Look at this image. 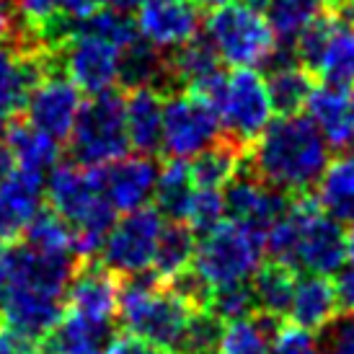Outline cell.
Wrapping results in <instances>:
<instances>
[{
  "label": "cell",
  "mask_w": 354,
  "mask_h": 354,
  "mask_svg": "<svg viewBox=\"0 0 354 354\" xmlns=\"http://www.w3.org/2000/svg\"><path fill=\"white\" fill-rule=\"evenodd\" d=\"M331 145L310 117L290 114L274 119L248 153V168L282 194L305 197L324 178Z\"/></svg>",
  "instance_id": "6da1fadb"
},
{
  "label": "cell",
  "mask_w": 354,
  "mask_h": 354,
  "mask_svg": "<svg viewBox=\"0 0 354 354\" xmlns=\"http://www.w3.org/2000/svg\"><path fill=\"white\" fill-rule=\"evenodd\" d=\"M344 223L326 212L321 202L297 197L266 230V254L303 274H336L344 264Z\"/></svg>",
  "instance_id": "7a4b0ae2"
},
{
  "label": "cell",
  "mask_w": 354,
  "mask_h": 354,
  "mask_svg": "<svg viewBox=\"0 0 354 354\" xmlns=\"http://www.w3.org/2000/svg\"><path fill=\"white\" fill-rule=\"evenodd\" d=\"M50 207L70 223L75 233V256L80 261L101 254L117 209L101 189L99 168L80 163H57L47 176Z\"/></svg>",
  "instance_id": "3957f363"
},
{
  "label": "cell",
  "mask_w": 354,
  "mask_h": 354,
  "mask_svg": "<svg viewBox=\"0 0 354 354\" xmlns=\"http://www.w3.org/2000/svg\"><path fill=\"white\" fill-rule=\"evenodd\" d=\"M119 326L129 336L145 339L171 354H178L194 308L174 287L148 274L129 277L119 290Z\"/></svg>",
  "instance_id": "277c9868"
},
{
  "label": "cell",
  "mask_w": 354,
  "mask_h": 354,
  "mask_svg": "<svg viewBox=\"0 0 354 354\" xmlns=\"http://www.w3.org/2000/svg\"><path fill=\"white\" fill-rule=\"evenodd\" d=\"M197 93L215 106L227 138L243 148L254 145L274 122V101L266 86V75L254 68H236L230 75L220 73Z\"/></svg>",
  "instance_id": "5b68a950"
},
{
  "label": "cell",
  "mask_w": 354,
  "mask_h": 354,
  "mask_svg": "<svg viewBox=\"0 0 354 354\" xmlns=\"http://www.w3.org/2000/svg\"><path fill=\"white\" fill-rule=\"evenodd\" d=\"M205 37L212 41L220 59L230 68L256 70L261 65H272L282 52L266 13L243 0H230L220 8H212L205 24Z\"/></svg>",
  "instance_id": "8992f818"
},
{
  "label": "cell",
  "mask_w": 354,
  "mask_h": 354,
  "mask_svg": "<svg viewBox=\"0 0 354 354\" xmlns=\"http://www.w3.org/2000/svg\"><path fill=\"white\" fill-rule=\"evenodd\" d=\"M266 254L264 233L227 217L223 225L202 236L192 269L212 290L251 282Z\"/></svg>",
  "instance_id": "52a82bcc"
},
{
  "label": "cell",
  "mask_w": 354,
  "mask_h": 354,
  "mask_svg": "<svg viewBox=\"0 0 354 354\" xmlns=\"http://www.w3.org/2000/svg\"><path fill=\"white\" fill-rule=\"evenodd\" d=\"M127 101L117 91L91 96L83 104L80 117L70 135V156L88 168L109 166L127 156Z\"/></svg>",
  "instance_id": "ba28073f"
},
{
  "label": "cell",
  "mask_w": 354,
  "mask_h": 354,
  "mask_svg": "<svg viewBox=\"0 0 354 354\" xmlns=\"http://www.w3.org/2000/svg\"><path fill=\"white\" fill-rule=\"evenodd\" d=\"M220 117L197 91H174L163 109V153L189 160L220 140Z\"/></svg>",
  "instance_id": "9c48e42d"
},
{
  "label": "cell",
  "mask_w": 354,
  "mask_h": 354,
  "mask_svg": "<svg viewBox=\"0 0 354 354\" xmlns=\"http://www.w3.org/2000/svg\"><path fill=\"white\" fill-rule=\"evenodd\" d=\"M163 215L156 207H142L127 212L119 223L111 225L106 241L101 246V264L117 277L148 274L153 269L158 241L163 233Z\"/></svg>",
  "instance_id": "30bf717a"
},
{
  "label": "cell",
  "mask_w": 354,
  "mask_h": 354,
  "mask_svg": "<svg viewBox=\"0 0 354 354\" xmlns=\"http://www.w3.org/2000/svg\"><path fill=\"white\" fill-rule=\"evenodd\" d=\"M122 47L96 34H73L62 47L59 57L68 78L88 96L114 91L122 75Z\"/></svg>",
  "instance_id": "8fae6325"
},
{
  "label": "cell",
  "mask_w": 354,
  "mask_h": 354,
  "mask_svg": "<svg viewBox=\"0 0 354 354\" xmlns=\"http://www.w3.org/2000/svg\"><path fill=\"white\" fill-rule=\"evenodd\" d=\"M80 93L83 91L68 78V73H59L57 68L50 70L26 99V122L59 142L68 140L83 109Z\"/></svg>",
  "instance_id": "7c38bea8"
},
{
  "label": "cell",
  "mask_w": 354,
  "mask_h": 354,
  "mask_svg": "<svg viewBox=\"0 0 354 354\" xmlns=\"http://www.w3.org/2000/svg\"><path fill=\"white\" fill-rule=\"evenodd\" d=\"M59 52H21L0 44V135L10 127L21 109L26 106L31 88L50 70L57 68Z\"/></svg>",
  "instance_id": "4fadbf2b"
},
{
  "label": "cell",
  "mask_w": 354,
  "mask_h": 354,
  "mask_svg": "<svg viewBox=\"0 0 354 354\" xmlns=\"http://www.w3.org/2000/svg\"><path fill=\"white\" fill-rule=\"evenodd\" d=\"M140 37L158 50H178L199 37V6L194 0H142L135 16Z\"/></svg>",
  "instance_id": "5bb4252c"
},
{
  "label": "cell",
  "mask_w": 354,
  "mask_h": 354,
  "mask_svg": "<svg viewBox=\"0 0 354 354\" xmlns=\"http://www.w3.org/2000/svg\"><path fill=\"white\" fill-rule=\"evenodd\" d=\"M225 205L230 220L243 223L266 236L272 223L287 209V194L266 184L246 166L225 187Z\"/></svg>",
  "instance_id": "9a60e30c"
},
{
  "label": "cell",
  "mask_w": 354,
  "mask_h": 354,
  "mask_svg": "<svg viewBox=\"0 0 354 354\" xmlns=\"http://www.w3.org/2000/svg\"><path fill=\"white\" fill-rule=\"evenodd\" d=\"M99 174L104 197L122 215L142 209L156 197L158 168L150 156H124L109 166H99Z\"/></svg>",
  "instance_id": "2e32d148"
},
{
  "label": "cell",
  "mask_w": 354,
  "mask_h": 354,
  "mask_svg": "<svg viewBox=\"0 0 354 354\" xmlns=\"http://www.w3.org/2000/svg\"><path fill=\"white\" fill-rule=\"evenodd\" d=\"M305 109L331 150H354V86L324 80L313 88Z\"/></svg>",
  "instance_id": "e0dca14e"
},
{
  "label": "cell",
  "mask_w": 354,
  "mask_h": 354,
  "mask_svg": "<svg viewBox=\"0 0 354 354\" xmlns=\"http://www.w3.org/2000/svg\"><path fill=\"white\" fill-rule=\"evenodd\" d=\"M47 194V176L13 168L0 181V241L8 243L24 233L26 225L41 209V197Z\"/></svg>",
  "instance_id": "ac0fdd59"
},
{
  "label": "cell",
  "mask_w": 354,
  "mask_h": 354,
  "mask_svg": "<svg viewBox=\"0 0 354 354\" xmlns=\"http://www.w3.org/2000/svg\"><path fill=\"white\" fill-rule=\"evenodd\" d=\"M119 328L114 321H96L78 313H65L59 324L41 339V354H109L117 344Z\"/></svg>",
  "instance_id": "d6986e66"
},
{
  "label": "cell",
  "mask_w": 354,
  "mask_h": 354,
  "mask_svg": "<svg viewBox=\"0 0 354 354\" xmlns=\"http://www.w3.org/2000/svg\"><path fill=\"white\" fill-rule=\"evenodd\" d=\"M119 290L122 282L106 266H80L68 287L70 313L96 318V321H114L119 313Z\"/></svg>",
  "instance_id": "ffe728a7"
},
{
  "label": "cell",
  "mask_w": 354,
  "mask_h": 354,
  "mask_svg": "<svg viewBox=\"0 0 354 354\" xmlns=\"http://www.w3.org/2000/svg\"><path fill=\"white\" fill-rule=\"evenodd\" d=\"M127 135L132 150L153 156L163 145V109L166 96L156 86L132 88L127 99Z\"/></svg>",
  "instance_id": "44dd1931"
},
{
  "label": "cell",
  "mask_w": 354,
  "mask_h": 354,
  "mask_svg": "<svg viewBox=\"0 0 354 354\" xmlns=\"http://www.w3.org/2000/svg\"><path fill=\"white\" fill-rule=\"evenodd\" d=\"M339 292L331 277L324 274H303L297 277L295 295L290 305V321L310 334H318L336 313H339Z\"/></svg>",
  "instance_id": "7402d4cb"
},
{
  "label": "cell",
  "mask_w": 354,
  "mask_h": 354,
  "mask_svg": "<svg viewBox=\"0 0 354 354\" xmlns=\"http://www.w3.org/2000/svg\"><path fill=\"white\" fill-rule=\"evenodd\" d=\"M59 140L50 138L47 132L37 129L26 119H13L6 129V145H8L13 163L21 171L50 176V171L59 163Z\"/></svg>",
  "instance_id": "603a6c76"
},
{
  "label": "cell",
  "mask_w": 354,
  "mask_h": 354,
  "mask_svg": "<svg viewBox=\"0 0 354 354\" xmlns=\"http://www.w3.org/2000/svg\"><path fill=\"white\" fill-rule=\"evenodd\" d=\"M168 62V83L181 86V91H199L209 80H215L220 70V55L207 37H194L184 47L174 50L166 57Z\"/></svg>",
  "instance_id": "cb8c5ba5"
},
{
  "label": "cell",
  "mask_w": 354,
  "mask_h": 354,
  "mask_svg": "<svg viewBox=\"0 0 354 354\" xmlns=\"http://www.w3.org/2000/svg\"><path fill=\"white\" fill-rule=\"evenodd\" d=\"M266 86H269V93H272V101H274V111H279V117L300 114V109L308 106V99H310V93L315 88L310 70L303 68L295 57H282V52L269 65Z\"/></svg>",
  "instance_id": "d4e9b609"
},
{
  "label": "cell",
  "mask_w": 354,
  "mask_h": 354,
  "mask_svg": "<svg viewBox=\"0 0 354 354\" xmlns=\"http://www.w3.org/2000/svg\"><path fill=\"white\" fill-rule=\"evenodd\" d=\"M243 163H248V153L243 145L233 140H217L212 148L192 158V178L199 189H225L233 178L243 171Z\"/></svg>",
  "instance_id": "484cf974"
},
{
  "label": "cell",
  "mask_w": 354,
  "mask_h": 354,
  "mask_svg": "<svg viewBox=\"0 0 354 354\" xmlns=\"http://www.w3.org/2000/svg\"><path fill=\"white\" fill-rule=\"evenodd\" d=\"M197 233L187 225V223H178V220H168L160 241H158L156 261H153V277L160 279L163 285H168L171 279H176L178 274H184L194 264V256H197Z\"/></svg>",
  "instance_id": "4316f807"
},
{
  "label": "cell",
  "mask_w": 354,
  "mask_h": 354,
  "mask_svg": "<svg viewBox=\"0 0 354 354\" xmlns=\"http://www.w3.org/2000/svg\"><path fill=\"white\" fill-rule=\"evenodd\" d=\"M279 328H282V321L266 313L230 321L223 328L217 354H274Z\"/></svg>",
  "instance_id": "83f0119b"
},
{
  "label": "cell",
  "mask_w": 354,
  "mask_h": 354,
  "mask_svg": "<svg viewBox=\"0 0 354 354\" xmlns=\"http://www.w3.org/2000/svg\"><path fill=\"white\" fill-rule=\"evenodd\" d=\"M313 73H318L326 83L354 86V26L339 8Z\"/></svg>",
  "instance_id": "f1b7e54d"
},
{
  "label": "cell",
  "mask_w": 354,
  "mask_h": 354,
  "mask_svg": "<svg viewBox=\"0 0 354 354\" xmlns=\"http://www.w3.org/2000/svg\"><path fill=\"white\" fill-rule=\"evenodd\" d=\"M318 202L339 223H354V150L328 163L318 184Z\"/></svg>",
  "instance_id": "f546056e"
},
{
  "label": "cell",
  "mask_w": 354,
  "mask_h": 354,
  "mask_svg": "<svg viewBox=\"0 0 354 354\" xmlns=\"http://www.w3.org/2000/svg\"><path fill=\"white\" fill-rule=\"evenodd\" d=\"M194 178L187 160L168 158V163L158 168V184H156V209L166 220H178L184 223L189 209V202L194 197Z\"/></svg>",
  "instance_id": "4dcf8cb0"
},
{
  "label": "cell",
  "mask_w": 354,
  "mask_h": 354,
  "mask_svg": "<svg viewBox=\"0 0 354 354\" xmlns=\"http://www.w3.org/2000/svg\"><path fill=\"white\" fill-rule=\"evenodd\" d=\"M297 274L295 269H290L285 264H261V269L254 274L251 287H254L256 308L259 313H266L272 318H285L290 313V305H292V295H295Z\"/></svg>",
  "instance_id": "1f68e13d"
},
{
  "label": "cell",
  "mask_w": 354,
  "mask_h": 354,
  "mask_svg": "<svg viewBox=\"0 0 354 354\" xmlns=\"http://www.w3.org/2000/svg\"><path fill=\"white\" fill-rule=\"evenodd\" d=\"M328 8L331 0H269L264 13L279 44L292 47V41Z\"/></svg>",
  "instance_id": "d6a6232c"
},
{
  "label": "cell",
  "mask_w": 354,
  "mask_h": 354,
  "mask_svg": "<svg viewBox=\"0 0 354 354\" xmlns=\"http://www.w3.org/2000/svg\"><path fill=\"white\" fill-rule=\"evenodd\" d=\"M119 80L129 91L145 88V86L160 88V83L168 80V62L158 47H153L150 41L140 37L122 52V75H119Z\"/></svg>",
  "instance_id": "836d02e7"
},
{
  "label": "cell",
  "mask_w": 354,
  "mask_h": 354,
  "mask_svg": "<svg viewBox=\"0 0 354 354\" xmlns=\"http://www.w3.org/2000/svg\"><path fill=\"white\" fill-rule=\"evenodd\" d=\"M24 233H26L24 243H29L37 251L75 256V233H73L68 220L57 215L55 209H39Z\"/></svg>",
  "instance_id": "e575fe53"
},
{
  "label": "cell",
  "mask_w": 354,
  "mask_h": 354,
  "mask_svg": "<svg viewBox=\"0 0 354 354\" xmlns=\"http://www.w3.org/2000/svg\"><path fill=\"white\" fill-rule=\"evenodd\" d=\"M227 217V205H225V192L223 189H194V197L189 202L187 209V223L194 233L207 236L209 230H215L217 225H223Z\"/></svg>",
  "instance_id": "d590c367"
},
{
  "label": "cell",
  "mask_w": 354,
  "mask_h": 354,
  "mask_svg": "<svg viewBox=\"0 0 354 354\" xmlns=\"http://www.w3.org/2000/svg\"><path fill=\"white\" fill-rule=\"evenodd\" d=\"M223 328L225 324L217 318L212 310H194L192 321H189L178 354H207L217 352L220 339H223Z\"/></svg>",
  "instance_id": "8d00e7d4"
},
{
  "label": "cell",
  "mask_w": 354,
  "mask_h": 354,
  "mask_svg": "<svg viewBox=\"0 0 354 354\" xmlns=\"http://www.w3.org/2000/svg\"><path fill=\"white\" fill-rule=\"evenodd\" d=\"M207 310H212L223 324H230V321L259 313L254 287H251V282H243V285H230V287L212 290V300H209Z\"/></svg>",
  "instance_id": "74e56055"
},
{
  "label": "cell",
  "mask_w": 354,
  "mask_h": 354,
  "mask_svg": "<svg viewBox=\"0 0 354 354\" xmlns=\"http://www.w3.org/2000/svg\"><path fill=\"white\" fill-rule=\"evenodd\" d=\"M321 354H354V310L336 313L315 334Z\"/></svg>",
  "instance_id": "f35d334b"
},
{
  "label": "cell",
  "mask_w": 354,
  "mask_h": 354,
  "mask_svg": "<svg viewBox=\"0 0 354 354\" xmlns=\"http://www.w3.org/2000/svg\"><path fill=\"white\" fill-rule=\"evenodd\" d=\"M16 16H21L24 29L37 31L50 19H55L62 8V0H10Z\"/></svg>",
  "instance_id": "ab89813d"
},
{
  "label": "cell",
  "mask_w": 354,
  "mask_h": 354,
  "mask_svg": "<svg viewBox=\"0 0 354 354\" xmlns=\"http://www.w3.org/2000/svg\"><path fill=\"white\" fill-rule=\"evenodd\" d=\"M274 354H321L315 334L305 331L300 326H282L274 342Z\"/></svg>",
  "instance_id": "60d3db41"
},
{
  "label": "cell",
  "mask_w": 354,
  "mask_h": 354,
  "mask_svg": "<svg viewBox=\"0 0 354 354\" xmlns=\"http://www.w3.org/2000/svg\"><path fill=\"white\" fill-rule=\"evenodd\" d=\"M336 292L344 310H354V223L346 230V254L344 264L336 272Z\"/></svg>",
  "instance_id": "b9f144b4"
},
{
  "label": "cell",
  "mask_w": 354,
  "mask_h": 354,
  "mask_svg": "<svg viewBox=\"0 0 354 354\" xmlns=\"http://www.w3.org/2000/svg\"><path fill=\"white\" fill-rule=\"evenodd\" d=\"M0 354H41L37 339L21 334L13 326L0 324Z\"/></svg>",
  "instance_id": "7bdbcfd3"
},
{
  "label": "cell",
  "mask_w": 354,
  "mask_h": 354,
  "mask_svg": "<svg viewBox=\"0 0 354 354\" xmlns=\"http://www.w3.org/2000/svg\"><path fill=\"white\" fill-rule=\"evenodd\" d=\"M106 6V0H62L59 16H65L68 21H83L93 16L96 10Z\"/></svg>",
  "instance_id": "ee69618b"
},
{
  "label": "cell",
  "mask_w": 354,
  "mask_h": 354,
  "mask_svg": "<svg viewBox=\"0 0 354 354\" xmlns=\"http://www.w3.org/2000/svg\"><path fill=\"white\" fill-rule=\"evenodd\" d=\"M109 354H171L166 349H160V346L150 344L145 339H138V336H119L117 344L111 346V352Z\"/></svg>",
  "instance_id": "f6af8a7d"
},
{
  "label": "cell",
  "mask_w": 354,
  "mask_h": 354,
  "mask_svg": "<svg viewBox=\"0 0 354 354\" xmlns=\"http://www.w3.org/2000/svg\"><path fill=\"white\" fill-rule=\"evenodd\" d=\"M13 24H16L13 21V3L10 0H0V44L8 37H13V31H16Z\"/></svg>",
  "instance_id": "bcb514c9"
},
{
  "label": "cell",
  "mask_w": 354,
  "mask_h": 354,
  "mask_svg": "<svg viewBox=\"0 0 354 354\" xmlns=\"http://www.w3.org/2000/svg\"><path fill=\"white\" fill-rule=\"evenodd\" d=\"M13 168H16V163H13V156H10L8 145H6V142H0V181L8 176Z\"/></svg>",
  "instance_id": "7dc6e473"
},
{
  "label": "cell",
  "mask_w": 354,
  "mask_h": 354,
  "mask_svg": "<svg viewBox=\"0 0 354 354\" xmlns=\"http://www.w3.org/2000/svg\"><path fill=\"white\" fill-rule=\"evenodd\" d=\"M142 0H106L109 8L122 10V13H129V10H138Z\"/></svg>",
  "instance_id": "c3c4849f"
},
{
  "label": "cell",
  "mask_w": 354,
  "mask_h": 354,
  "mask_svg": "<svg viewBox=\"0 0 354 354\" xmlns=\"http://www.w3.org/2000/svg\"><path fill=\"white\" fill-rule=\"evenodd\" d=\"M197 6H205V8H220V6H225L230 0H194Z\"/></svg>",
  "instance_id": "681fc988"
},
{
  "label": "cell",
  "mask_w": 354,
  "mask_h": 354,
  "mask_svg": "<svg viewBox=\"0 0 354 354\" xmlns=\"http://www.w3.org/2000/svg\"><path fill=\"white\" fill-rule=\"evenodd\" d=\"M334 6H336V3H334ZM336 8L342 10V13H344L346 19H349V24L354 26V6H352V8H344V6H336Z\"/></svg>",
  "instance_id": "f907efd6"
},
{
  "label": "cell",
  "mask_w": 354,
  "mask_h": 354,
  "mask_svg": "<svg viewBox=\"0 0 354 354\" xmlns=\"http://www.w3.org/2000/svg\"><path fill=\"white\" fill-rule=\"evenodd\" d=\"M243 3L254 6V8H261V10H266V6H269V0H243Z\"/></svg>",
  "instance_id": "816d5d0a"
},
{
  "label": "cell",
  "mask_w": 354,
  "mask_h": 354,
  "mask_svg": "<svg viewBox=\"0 0 354 354\" xmlns=\"http://www.w3.org/2000/svg\"><path fill=\"white\" fill-rule=\"evenodd\" d=\"M336 6H344V8H352L354 6V0H334Z\"/></svg>",
  "instance_id": "f5cc1de1"
},
{
  "label": "cell",
  "mask_w": 354,
  "mask_h": 354,
  "mask_svg": "<svg viewBox=\"0 0 354 354\" xmlns=\"http://www.w3.org/2000/svg\"><path fill=\"white\" fill-rule=\"evenodd\" d=\"M207 354H215V352H207Z\"/></svg>",
  "instance_id": "db71d44e"
}]
</instances>
